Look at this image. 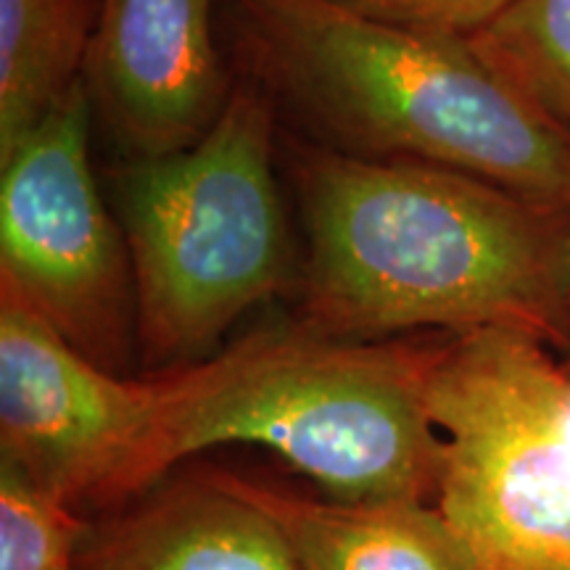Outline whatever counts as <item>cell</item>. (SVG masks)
<instances>
[{
    "label": "cell",
    "mask_w": 570,
    "mask_h": 570,
    "mask_svg": "<svg viewBox=\"0 0 570 570\" xmlns=\"http://www.w3.org/2000/svg\"><path fill=\"white\" fill-rule=\"evenodd\" d=\"M309 327L333 338L518 331L570 352V212L425 161L302 167Z\"/></svg>",
    "instance_id": "6da1fadb"
},
{
    "label": "cell",
    "mask_w": 570,
    "mask_h": 570,
    "mask_svg": "<svg viewBox=\"0 0 570 570\" xmlns=\"http://www.w3.org/2000/svg\"><path fill=\"white\" fill-rule=\"evenodd\" d=\"M244 3L273 77L341 138L570 212V132L465 38L394 24L344 0Z\"/></svg>",
    "instance_id": "7a4b0ae2"
},
{
    "label": "cell",
    "mask_w": 570,
    "mask_h": 570,
    "mask_svg": "<svg viewBox=\"0 0 570 570\" xmlns=\"http://www.w3.org/2000/svg\"><path fill=\"white\" fill-rule=\"evenodd\" d=\"M439 341L333 338L315 327L254 333L219 354V375L175 441V462L256 444L348 504L433 502L444 436L431 415Z\"/></svg>",
    "instance_id": "3957f363"
},
{
    "label": "cell",
    "mask_w": 570,
    "mask_h": 570,
    "mask_svg": "<svg viewBox=\"0 0 570 570\" xmlns=\"http://www.w3.org/2000/svg\"><path fill=\"white\" fill-rule=\"evenodd\" d=\"M132 262L138 344L161 370L202 362L281 288L288 230L273 173V119L235 90L194 146L138 156L114 180Z\"/></svg>",
    "instance_id": "277c9868"
},
{
    "label": "cell",
    "mask_w": 570,
    "mask_h": 570,
    "mask_svg": "<svg viewBox=\"0 0 570 570\" xmlns=\"http://www.w3.org/2000/svg\"><path fill=\"white\" fill-rule=\"evenodd\" d=\"M433 504L473 570H570V365L518 331L439 341Z\"/></svg>",
    "instance_id": "5b68a950"
},
{
    "label": "cell",
    "mask_w": 570,
    "mask_h": 570,
    "mask_svg": "<svg viewBox=\"0 0 570 570\" xmlns=\"http://www.w3.org/2000/svg\"><path fill=\"white\" fill-rule=\"evenodd\" d=\"M217 375L219 356L114 373L0 288V458L71 510L122 504L177 465V433Z\"/></svg>",
    "instance_id": "8992f818"
},
{
    "label": "cell",
    "mask_w": 570,
    "mask_h": 570,
    "mask_svg": "<svg viewBox=\"0 0 570 570\" xmlns=\"http://www.w3.org/2000/svg\"><path fill=\"white\" fill-rule=\"evenodd\" d=\"M82 80L0 161V288H9L77 352L122 373L138 338L132 262L90 154Z\"/></svg>",
    "instance_id": "52a82bcc"
},
{
    "label": "cell",
    "mask_w": 570,
    "mask_h": 570,
    "mask_svg": "<svg viewBox=\"0 0 570 570\" xmlns=\"http://www.w3.org/2000/svg\"><path fill=\"white\" fill-rule=\"evenodd\" d=\"M88 61L98 104L138 156L194 146L227 104L212 0H101Z\"/></svg>",
    "instance_id": "ba28073f"
},
{
    "label": "cell",
    "mask_w": 570,
    "mask_h": 570,
    "mask_svg": "<svg viewBox=\"0 0 570 570\" xmlns=\"http://www.w3.org/2000/svg\"><path fill=\"white\" fill-rule=\"evenodd\" d=\"M77 570H302L273 518L223 470L177 481L88 523Z\"/></svg>",
    "instance_id": "9c48e42d"
},
{
    "label": "cell",
    "mask_w": 570,
    "mask_h": 570,
    "mask_svg": "<svg viewBox=\"0 0 570 570\" xmlns=\"http://www.w3.org/2000/svg\"><path fill=\"white\" fill-rule=\"evenodd\" d=\"M223 475L273 518L302 570H473L433 502L348 504Z\"/></svg>",
    "instance_id": "30bf717a"
},
{
    "label": "cell",
    "mask_w": 570,
    "mask_h": 570,
    "mask_svg": "<svg viewBox=\"0 0 570 570\" xmlns=\"http://www.w3.org/2000/svg\"><path fill=\"white\" fill-rule=\"evenodd\" d=\"M90 40L88 0H0V161L80 80Z\"/></svg>",
    "instance_id": "8fae6325"
},
{
    "label": "cell",
    "mask_w": 570,
    "mask_h": 570,
    "mask_svg": "<svg viewBox=\"0 0 570 570\" xmlns=\"http://www.w3.org/2000/svg\"><path fill=\"white\" fill-rule=\"evenodd\" d=\"M465 40L499 77L570 132V0H515Z\"/></svg>",
    "instance_id": "7c38bea8"
},
{
    "label": "cell",
    "mask_w": 570,
    "mask_h": 570,
    "mask_svg": "<svg viewBox=\"0 0 570 570\" xmlns=\"http://www.w3.org/2000/svg\"><path fill=\"white\" fill-rule=\"evenodd\" d=\"M88 523L0 458V570H77Z\"/></svg>",
    "instance_id": "4fadbf2b"
},
{
    "label": "cell",
    "mask_w": 570,
    "mask_h": 570,
    "mask_svg": "<svg viewBox=\"0 0 570 570\" xmlns=\"http://www.w3.org/2000/svg\"><path fill=\"white\" fill-rule=\"evenodd\" d=\"M344 3L394 24L468 38L510 9L515 0H344Z\"/></svg>",
    "instance_id": "5bb4252c"
},
{
    "label": "cell",
    "mask_w": 570,
    "mask_h": 570,
    "mask_svg": "<svg viewBox=\"0 0 570 570\" xmlns=\"http://www.w3.org/2000/svg\"><path fill=\"white\" fill-rule=\"evenodd\" d=\"M568 365H570V360H568Z\"/></svg>",
    "instance_id": "9a60e30c"
}]
</instances>
